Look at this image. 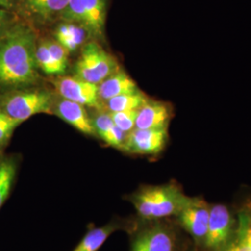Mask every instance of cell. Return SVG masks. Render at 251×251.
<instances>
[{
  "label": "cell",
  "mask_w": 251,
  "mask_h": 251,
  "mask_svg": "<svg viewBox=\"0 0 251 251\" xmlns=\"http://www.w3.org/2000/svg\"><path fill=\"white\" fill-rule=\"evenodd\" d=\"M34 27L17 19L0 39V90L28 88L38 79Z\"/></svg>",
  "instance_id": "cell-1"
},
{
  "label": "cell",
  "mask_w": 251,
  "mask_h": 251,
  "mask_svg": "<svg viewBox=\"0 0 251 251\" xmlns=\"http://www.w3.org/2000/svg\"><path fill=\"white\" fill-rule=\"evenodd\" d=\"M54 37L68 53H73L83 45L87 37L90 36L84 27L75 23L58 21L54 30Z\"/></svg>",
  "instance_id": "cell-14"
},
{
  "label": "cell",
  "mask_w": 251,
  "mask_h": 251,
  "mask_svg": "<svg viewBox=\"0 0 251 251\" xmlns=\"http://www.w3.org/2000/svg\"><path fill=\"white\" fill-rule=\"evenodd\" d=\"M139 90L135 81L123 71H117L98 85L99 98L106 101L119 95Z\"/></svg>",
  "instance_id": "cell-15"
},
{
  "label": "cell",
  "mask_w": 251,
  "mask_h": 251,
  "mask_svg": "<svg viewBox=\"0 0 251 251\" xmlns=\"http://www.w3.org/2000/svg\"><path fill=\"white\" fill-rule=\"evenodd\" d=\"M17 19L18 17L15 13L0 9V39L7 34Z\"/></svg>",
  "instance_id": "cell-25"
},
{
  "label": "cell",
  "mask_w": 251,
  "mask_h": 251,
  "mask_svg": "<svg viewBox=\"0 0 251 251\" xmlns=\"http://www.w3.org/2000/svg\"><path fill=\"white\" fill-rule=\"evenodd\" d=\"M19 160L16 155H0V208L9 198L18 172Z\"/></svg>",
  "instance_id": "cell-16"
},
{
  "label": "cell",
  "mask_w": 251,
  "mask_h": 251,
  "mask_svg": "<svg viewBox=\"0 0 251 251\" xmlns=\"http://www.w3.org/2000/svg\"><path fill=\"white\" fill-rule=\"evenodd\" d=\"M36 59L38 69H41L46 75H60L58 68L54 63L53 58L48 48L47 39H42V41H37Z\"/></svg>",
  "instance_id": "cell-19"
},
{
  "label": "cell",
  "mask_w": 251,
  "mask_h": 251,
  "mask_svg": "<svg viewBox=\"0 0 251 251\" xmlns=\"http://www.w3.org/2000/svg\"><path fill=\"white\" fill-rule=\"evenodd\" d=\"M20 0H0V9L15 13Z\"/></svg>",
  "instance_id": "cell-26"
},
{
  "label": "cell",
  "mask_w": 251,
  "mask_h": 251,
  "mask_svg": "<svg viewBox=\"0 0 251 251\" xmlns=\"http://www.w3.org/2000/svg\"><path fill=\"white\" fill-rule=\"evenodd\" d=\"M54 85L63 99L88 107L99 109L100 106L98 85L82 80L75 76L61 77L54 82Z\"/></svg>",
  "instance_id": "cell-8"
},
{
  "label": "cell",
  "mask_w": 251,
  "mask_h": 251,
  "mask_svg": "<svg viewBox=\"0 0 251 251\" xmlns=\"http://www.w3.org/2000/svg\"><path fill=\"white\" fill-rule=\"evenodd\" d=\"M191 199L178 185L169 183L140 189L129 200L140 217L153 221L178 215Z\"/></svg>",
  "instance_id": "cell-2"
},
{
  "label": "cell",
  "mask_w": 251,
  "mask_h": 251,
  "mask_svg": "<svg viewBox=\"0 0 251 251\" xmlns=\"http://www.w3.org/2000/svg\"><path fill=\"white\" fill-rule=\"evenodd\" d=\"M21 125L0 110V155L8 146L16 127Z\"/></svg>",
  "instance_id": "cell-20"
},
{
  "label": "cell",
  "mask_w": 251,
  "mask_h": 251,
  "mask_svg": "<svg viewBox=\"0 0 251 251\" xmlns=\"http://www.w3.org/2000/svg\"><path fill=\"white\" fill-rule=\"evenodd\" d=\"M147 97L140 90L132 93H127L114 97L108 100L106 107L112 112H122V111H133L139 110L147 101Z\"/></svg>",
  "instance_id": "cell-18"
},
{
  "label": "cell",
  "mask_w": 251,
  "mask_h": 251,
  "mask_svg": "<svg viewBox=\"0 0 251 251\" xmlns=\"http://www.w3.org/2000/svg\"><path fill=\"white\" fill-rule=\"evenodd\" d=\"M233 220L225 205L210 206L207 232L204 244L210 251H219L228 242L232 235Z\"/></svg>",
  "instance_id": "cell-9"
},
{
  "label": "cell",
  "mask_w": 251,
  "mask_h": 251,
  "mask_svg": "<svg viewBox=\"0 0 251 251\" xmlns=\"http://www.w3.org/2000/svg\"><path fill=\"white\" fill-rule=\"evenodd\" d=\"M225 251H251V223L243 220L237 238Z\"/></svg>",
  "instance_id": "cell-21"
},
{
  "label": "cell",
  "mask_w": 251,
  "mask_h": 251,
  "mask_svg": "<svg viewBox=\"0 0 251 251\" xmlns=\"http://www.w3.org/2000/svg\"><path fill=\"white\" fill-rule=\"evenodd\" d=\"M91 122L94 127L95 133L101 139L108 131L115 126L110 113H98L95 117L91 118Z\"/></svg>",
  "instance_id": "cell-24"
},
{
  "label": "cell",
  "mask_w": 251,
  "mask_h": 251,
  "mask_svg": "<svg viewBox=\"0 0 251 251\" xmlns=\"http://www.w3.org/2000/svg\"><path fill=\"white\" fill-rule=\"evenodd\" d=\"M48 48L53 58L59 75H63L66 72L68 67V52L65 50L63 46L60 45L56 40L47 39Z\"/></svg>",
  "instance_id": "cell-22"
},
{
  "label": "cell",
  "mask_w": 251,
  "mask_h": 251,
  "mask_svg": "<svg viewBox=\"0 0 251 251\" xmlns=\"http://www.w3.org/2000/svg\"><path fill=\"white\" fill-rule=\"evenodd\" d=\"M137 111H122V112H110L114 124L122 131L129 133L135 128V122L137 117Z\"/></svg>",
  "instance_id": "cell-23"
},
{
  "label": "cell",
  "mask_w": 251,
  "mask_h": 251,
  "mask_svg": "<svg viewBox=\"0 0 251 251\" xmlns=\"http://www.w3.org/2000/svg\"><path fill=\"white\" fill-rule=\"evenodd\" d=\"M176 235L169 226L154 224L135 235L130 251H176Z\"/></svg>",
  "instance_id": "cell-7"
},
{
  "label": "cell",
  "mask_w": 251,
  "mask_h": 251,
  "mask_svg": "<svg viewBox=\"0 0 251 251\" xmlns=\"http://www.w3.org/2000/svg\"><path fill=\"white\" fill-rule=\"evenodd\" d=\"M120 229L117 222L94 228L87 233L74 251H98L112 233Z\"/></svg>",
  "instance_id": "cell-17"
},
{
  "label": "cell",
  "mask_w": 251,
  "mask_h": 251,
  "mask_svg": "<svg viewBox=\"0 0 251 251\" xmlns=\"http://www.w3.org/2000/svg\"><path fill=\"white\" fill-rule=\"evenodd\" d=\"M68 2L69 0H20L15 14L32 26L48 25L59 21Z\"/></svg>",
  "instance_id": "cell-6"
},
{
  "label": "cell",
  "mask_w": 251,
  "mask_h": 251,
  "mask_svg": "<svg viewBox=\"0 0 251 251\" xmlns=\"http://www.w3.org/2000/svg\"><path fill=\"white\" fill-rule=\"evenodd\" d=\"M117 71L118 67L115 58L99 43L91 41L82 48L80 57L75 66V76L99 85Z\"/></svg>",
  "instance_id": "cell-5"
},
{
  "label": "cell",
  "mask_w": 251,
  "mask_h": 251,
  "mask_svg": "<svg viewBox=\"0 0 251 251\" xmlns=\"http://www.w3.org/2000/svg\"><path fill=\"white\" fill-rule=\"evenodd\" d=\"M84 107L85 106L79 103L62 98L56 103L54 102L52 111L54 110L57 117L63 119V121L74 126L83 134L96 136L91 118Z\"/></svg>",
  "instance_id": "cell-13"
},
{
  "label": "cell",
  "mask_w": 251,
  "mask_h": 251,
  "mask_svg": "<svg viewBox=\"0 0 251 251\" xmlns=\"http://www.w3.org/2000/svg\"><path fill=\"white\" fill-rule=\"evenodd\" d=\"M53 104L46 90L24 88L0 93V110L20 124L38 114H51Z\"/></svg>",
  "instance_id": "cell-3"
},
{
  "label": "cell",
  "mask_w": 251,
  "mask_h": 251,
  "mask_svg": "<svg viewBox=\"0 0 251 251\" xmlns=\"http://www.w3.org/2000/svg\"><path fill=\"white\" fill-rule=\"evenodd\" d=\"M171 118V108L169 104L162 101L147 100L144 105L137 111L135 128H168Z\"/></svg>",
  "instance_id": "cell-12"
},
{
  "label": "cell",
  "mask_w": 251,
  "mask_h": 251,
  "mask_svg": "<svg viewBox=\"0 0 251 251\" xmlns=\"http://www.w3.org/2000/svg\"><path fill=\"white\" fill-rule=\"evenodd\" d=\"M168 128H134L128 134L123 150L136 154H156L161 152L168 141Z\"/></svg>",
  "instance_id": "cell-11"
},
{
  "label": "cell",
  "mask_w": 251,
  "mask_h": 251,
  "mask_svg": "<svg viewBox=\"0 0 251 251\" xmlns=\"http://www.w3.org/2000/svg\"><path fill=\"white\" fill-rule=\"evenodd\" d=\"M210 206L200 198H193L178 215V222L187 231L195 241L202 244L205 241L209 219Z\"/></svg>",
  "instance_id": "cell-10"
},
{
  "label": "cell",
  "mask_w": 251,
  "mask_h": 251,
  "mask_svg": "<svg viewBox=\"0 0 251 251\" xmlns=\"http://www.w3.org/2000/svg\"><path fill=\"white\" fill-rule=\"evenodd\" d=\"M109 0H69L59 21L75 23L86 29L90 37L104 36Z\"/></svg>",
  "instance_id": "cell-4"
}]
</instances>
